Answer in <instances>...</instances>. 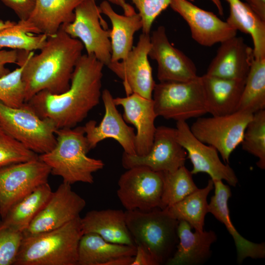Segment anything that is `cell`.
<instances>
[{"instance_id": "cell-1", "label": "cell", "mask_w": 265, "mask_h": 265, "mask_svg": "<svg viewBox=\"0 0 265 265\" xmlns=\"http://www.w3.org/2000/svg\"><path fill=\"white\" fill-rule=\"evenodd\" d=\"M104 66L94 55L82 54L67 90L59 94L42 91L27 102L41 118L50 120L57 129L74 128L99 104Z\"/></svg>"}, {"instance_id": "cell-2", "label": "cell", "mask_w": 265, "mask_h": 265, "mask_svg": "<svg viewBox=\"0 0 265 265\" xmlns=\"http://www.w3.org/2000/svg\"><path fill=\"white\" fill-rule=\"evenodd\" d=\"M84 46L61 27L54 35L48 37L40 52L26 51L18 64H23L22 79L25 102L42 91L53 94L67 90L75 66Z\"/></svg>"}, {"instance_id": "cell-3", "label": "cell", "mask_w": 265, "mask_h": 265, "mask_svg": "<svg viewBox=\"0 0 265 265\" xmlns=\"http://www.w3.org/2000/svg\"><path fill=\"white\" fill-rule=\"evenodd\" d=\"M55 135V147L39 155V159L50 167L51 174L61 177L64 183L93 184V174L105 164L101 159L87 156L90 150L83 126L58 129Z\"/></svg>"}, {"instance_id": "cell-4", "label": "cell", "mask_w": 265, "mask_h": 265, "mask_svg": "<svg viewBox=\"0 0 265 265\" xmlns=\"http://www.w3.org/2000/svg\"><path fill=\"white\" fill-rule=\"evenodd\" d=\"M80 217L54 230L24 236L14 265H77Z\"/></svg>"}, {"instance_id": "cell-5", "label": "cell", "mask_w": 265, "mask_h": 265, "mask_svg": "<svg viewBox=\"0 0 265 265\" xmlns=\"http://www.w3.org/2000/svg\"><path fill=\"white\" fill-rule=\"evenodd\" d=\"M126 221L135 245L147 249L159 265L172 256L178 242L179 221L167 209L125 211Z\"/></svg>"}, {"instance_id": "cell-6", "label": "cell", "mask_w": 265, "mask_h": 265, "mask_svg": "<svg viewBox=\"0 0 265 265\" xmlns=\"http://www.w3.org/2000/svg\"><path fill=\"white\" fill-rule=\"evenodd\" d=\"M0 126L37 154L50 152L56 143L57 129L54 124L50 120L41 118L28 102L14 108L0 102Z\"/></svg>"}, {"instance_id": "cell-7", "label": "cell", "mask_w": 265, "mask_h": 265, "mask_svg": "<svg viewBox=\"0 0 265 265\" xmlns=\"http://www.w3.org/2000/svg\"><path fill=\"white\" fill-rule=\"evenodd\" d=\"M152 100L158 116L177 121L198 118L207 113L201 77L187 81L156 84Z\"/></svg>"}, {"instance_id": "cell-8", "label": "cell", "mask_w": 265, "mask_h": 265, "mask_svg": "<svg viewBox=\"0 0 265 265\" xmlns=\"http://www.w3.org/2000/svg\"><path fill=\"white\" fill-rule=\"evenodd\" d=\"M101 14L95 0H84L75 8L74 21L61 28L81 42L86 54L94 55L107 66L111 56L110 29Z\"/></svg>"}, {"instance_id": "cell-9", "label": "cell", "mask_w": 265, "mask_h": 265, "mask_svg": "<svg viewBox=\"0 0 265 265\" xmlns=\"http://www.w3.org/2000/svg\"><path fill=\"white\" fill-rule=\"evenodd\" d=\"M253 114L238 110L233 113L198 117L190 130L201 142L214 147L225 162L241 144L246 126Z\"/></svg>"}, {"instance_id": "cell-10", "label": "cell", "mask_w": 265, "mask_h": 265, "mask_svg": "<svg viewBox=\"0 0 265 265\" xmlns=\"http://www.w3.org/2000/svg\"><path fill=\"white\" fill-rule=\"evenodd\" d=\"M162 185V172L144 166H134L120 176L117 195L127 211L161 209Z\"/></svg>"}, {"instance_id": "cell-11", "label": "cell", "mask_w": 265, "mask_h": 265, "mask_svg": "<svg viewBox=\"0 0 265 265\" xmlns=\"http://www.w3.org/2000/svg\"><path fill=\"white\" fill-rule=\"evenodd\" d=\"M39 157V156H38ZM50 167L38 159L0 169V213L2 219L17 202L48 183Z\"/></svg>"}, {"instance_id": "cell-12", "label": "cell", "mask_w": 265, "mask_h": 265, "mask_svg": "<svg viewBox=\"0 0 265 265\" xmlns=\"http://www.w3.org/2000/svg\"><path fill=\"white\" fill-rule=\"evenodd\" d=\"M150 46V34L142 33L137 45L125 59L110 62L107 66L122 80L126 96L136 93L145 98L152 99L156 83L148 59Z\"/></svg>"}, {"instance_id": "cell-13", "label": "cell", "mask_w": 265, "mask_h": 265, "mask_svg": "<svg viewBox=\"0 0 265 265\" xmlns=\"http://www.w3.org/2000/svg\"><path fill=\"white\" fill-rule=\"evenodd\" d=\"M187 153L176 137L175 128L161 126L156 128L152 146L145 156L130 155L125 153L123 166L128 169L144 166L158 172H173L184 166Z\"/></svg>"}, {"instance_id": "cell-14", "label": "cell", "mask_w": 265, "mask_h": 265, "mask_svg": "<svg viewBox=\"0 0 265 265\" xmlns=\"http://www.w3.org/2000/svg\"><path fill=\"white\" fill-rule=\"evenodd\" d=\"M85 200L75 192L71 185L63 182L52 193L43 208L23 232L33 235L58 228L80 217Z\"/></svg>"}, {"instance_id": "cell-15", "label": "cell", "mask_w": 265, "mask_h": 265, "mask_svg": "<svg viewBox=\"0 0 265 265\" xmlns=\"http://www.w3.org/2000/svg\"><path fill=\"white\" fill-rule=\"evenodd\" d=\"M175 130L177 140L186 151L187 159L192 163V175L205 173L212 180H224L230 186L237 185L238 179L234 170L221 161L214 147L194 136L186 121H177Z\"/></svg>"}, {"instance_id": "cell-16", "label": "cell", "mask_w": 265, "mask_h": 265, "mask_svg": "<svg viewBox=\"0 0 265 265\" xmlns=\"http://www.w3.org/2000/svg\"><path fill=\"white\" fill-rule=\"evenodd\" d=\"M149 57L157 61L159 82L187 81L197 78L193 62L170 42L164 26H159L150 36Z\"/></svg>"}, {"instance_id": "cell-17", "label": "cell", "mask_w": 265, "mask_h": 265, "mask_svg": "<svg viewBox=\"0 0 265 265\" xmlns=\"http://www.w3.org/2000/svg\"><path fill=\"white\" fill-rule=\"evenodd\" d=\"M101 98L105 107L101 122L97 125L95 120H90L83 126L89 149L95 148L104 139L112 138L122 146L124 153L136 155L134 129L126 123L109 90H103Z\"/></svg>"}, {"instance_id": "cell-18", "label": "cell", "mask_w": 265, "mask_h": 265, "mask_svg": "<svg viewBox=\"0 0 265 265\" xmlns=\"http://www.w3.org/2000/svg\"><path fill=\"white\" fill-rule=\"evenodd\" d=\"M170 6L186 22L192 39L202 46L211 47L237 35V30L226 21L187 0H171Z\"/></svg>"}, {"instance_id": "cell-19", "label": "cell", "mask_w": 265, "mask_h": 265, "mask_svg": "<svg viewBox=\"0 0 265 265\" xmlns=\"http://www.w3.org/2000/svg\"><path fill=\"white\" fill-rule=\"evenodd\" d=\"M116 106L123 108V117L126 122L133 125L136 130L135 139L136 155L142 156L150 151L156 130V114L153 101L137 94L113 99Z\"/></svg>"}, {"instance_id": "cell-20", "label": "cell", "mask_w": 265, "mask_h": 265, "mask_svg": "<svg viewBox=\"0 0 265 265\" xmlns=\"http://www.w3.org/2000/svg\"><path fill=\"white\" fill-rule=\"evenodd\" d=\"M254 59L253 49L242 37L235 36L221 43L206 74L245 80Z\"/></svg>"}, {"instance_id": "cell-21", "label": "cell", "mask_w": 265, "mask_h": 265, "mask_svg": "<svg viewBox=\"0 0 265 265\" xmlns=\"http://www.w3.org/2000/svg\"><path fill=\"white\" fill-rule=\"evenodd\" d=\"M83 0H36L28 19L17 23L27 32L53 36L62 25L74 21L75 9Z\"/></svg>"}, {"instance_id": "cell-22", "label": "cell", "mask_w": 265, "mask_h": 265, "mask_svg": "<svg viewBox=\"0 0 265 265\" xmlns=\"http://www.w3.org/2000/svg\"><path fill=\"white\" fill-rule=\"evenodd\" d=\"M214 193L209 204V212L223 223L232 237L236 248L237 262L242 263L246 258L263 259L265 257V243H257L243 238L233 225L230 217L228 200L232 193L229 186L222 180H212Z\"/></svg>"}, {"instance_id": "cell-23", "label": "cell", "mask_w": 265, "mask_h": 265, "mask_svg": "<svg viewBox=\"0 0 265 265\" xmlns=\"http://www.w3.org/2000/svg\"><path fill=\"white\" fill-rule=\"evenodd\" d=\"M191 229L186 222L179 221L176 250L166 265H198L204 263L210 257L211 246L217 239L215 233L212 230L192 232Z\"/></svg>"}, {"instance_id": "cell-24", "label": "cell", "mask_w": 265, "mask_h": 265, "mask_svg": "<svg viewBox=\"0 0 265 265\" xmlns=\"http://www.w3.org/2000/svg\"><path fill=\"white\" fill-rule=\"evenodd\" d=\"M207 113L221 116L238 111L245 80L201 76Z\"/></svg>"}, {"instance_id": "cell-25", "label": "cell", "mask_w": 265, "mask_h": 265, "mask_svg": "<svg viewBox=\"0 0 265 265\" xmlns=\"http://www.w3.org/2000/svg\"><path fill=\"white\" fill-rule=\"evenodd\" d=\"M80 223L83 234L94 233L111 243L135 245L122 210H92L80 218Z\"/></svg>"}, {"instance_id": "cell-26", "label": "cell", "mask_w": 265, "mask_h": 265, "mask_svg": "<svg viewBox=\"0 0 265 265\" xmlns=\"http://www.w3.org/2000/svg\"><path fill=\"white\" fill-rule=\"evenodd\" d=\"M99 6L101 13L106 15L111 23L109 36L111 49L110 62L124 60L133 48L134 34L142 29L141 18L136 13L131 15L118 14L107 0L103 1Z\"/></svg>"}, {"instance_id": "cell-27", "label": "cell", "mask_w": 265, "mask_h": 265, "mask_svg": "<svg viewBox=\"0 0 265 265\" xmlns=\"http://www.w3.org/2000/svg\"><path fill=\"white\" fill-rule=\"evenodd\" d=\"M135 245L111 243L97 234H83L80 240L77 265H106L123 256H134Z\"/></svg>"}, {"instance_id": "cell-28", "label": "cell", "mask_w": 265, "mask_h": 265, "mask_svg": "<svg viewBox=\"0 0 265 265\" xmlns=\"http://www.w3.org/2000/svg\"><path fill=\"white\" fill-rule=\"evenodd\" d=\"M225 0L230 7L226 22L236 30L251 36L255 59L265 58V21L247 3L240 0Z\"/></svg>"}, {"instance_id": "cell-29", "label": "cell", "mask_w": 265, "mask_h": 265, "mask_svg": "<svg viewBox=\"0 0 265 265\" xmlns=\"http://www.w3.org/2000/svg\"><path fill=\"white\" fill-rule=\"evenodd\" d=\"M52 192L48 182L38 186L9 209L0 221V225L23 233L46 204Z\"/></svg>"}, {"instance_id": "cell-30", "label": "cell", "mask_w": 265, "mask_h": 265, "mask_svg": "<svg viewBox=\"0 0 265 265\" xmlns=\"http://www.w3.org/2000/svg\"><path fill=\"white\" fill-rule=\"evenodd\" d=\"M213 188V182L210 179L205 187L198 188L167 210L179 221H186L195 230L203 231L205 216L209 212L207 197Z\"/></svg>"}, {"instance_id": "cell-31", "label": "cell", "mask_w": 265, "mask_h": 265, "mask_svg": "<svg viewBox=\"0 0 265 265\" xmlns=\"http://www.w3.org/2000/svg\"><path fill=\"white\" fill-rule=\"evenodd\" d=\"M265 108V58L255 59L246 78L238 110L254 114Z\"/></svg>"}, {"instance_id": "cell-32", "label": "cell", "mask_w": 265, "mask_h": 265, "mask_svg": "<svg viewBox=\"0 0 265 265\" xmlns=\"http://www.w3.org/2000/svg\"><path fill=\"white\" fill-rule=\"evenodd\" d=\"M162 172L161 209L168 208L198 188L185 165L173 172Z\"/></svg>"}, {"instance_id": "cell-33", "label": "cell", "mask_w": 265, "mask_h": 265, "mask_svg": "<svg viewBox=\"0 0 265 265\" xmlns=\"http://www.w3.org/2000/svg\"><path fill=\"white\" fill-rule=\"evenodd\" d=\"M242 149L258 158L257 166L265 169V109L253 114L245 129Z\"/></svg>"}, {"instance_id": "cell-34", "label": "cell", "mask_w": 265, "mask_h": 265, "mask_svg": "<svg viewBox=\"0 0 265 265\" xmlns=\"http://www.w3.org/2000/svg\"><path fill=\"white\" fill-rule=\"evenodd\" d=\"M47 38L44 34L27 32L16 23L13 26L0 30V49L5 48L26 51L40 50Z\"/></svg>"}, {"instance_id": "cell-35", "label": "cell", "mask_w": 265, "mask_h": 265, "mask_svg": "<svg viewBox=\"0 0 265 265\" xmlns=\"http://www.w3.org/2000/svg\"><path fill=\"white\" fill-rule=\"evenodd\" d=\"M38 156L0 126V169L13 164L35 159Z\"/></svg>"}, {"instance_id": "cell-36", "label": "cell", "mask_w": 265, "mask_h": 265, "mask_svg": "<svg viewBox=\"0 0 265 265\" xmlns=\"http://www.w3.org/2000/svg\"><path fill=\"white\" fill-rule=\"evenodd\" d=\"M23 64L0 77V102L14 108L21 106L25 102V87L22 79Z\"/></svg>"}, {"instance_id": "cell-37", "label": "cell", "mask_w": 265, "mask_h": 265, "mask_svg": "<svg viewBox=\"0 0 265 265\" xmlns=\"http://www.w3.org/2000/svg\"><path fill=\"white\" fill-rule=\"evenodd\" d=\"M23 238L22 232L0 225V265H14Z\"/></svg>"}, {"instance_id": "cell-38", "label": "cell", "mask_w": 265, "mask_h": 265, "mask_svg": "<svg viewBox=\"0 0 265 265\" xmlns=\"http://www.w3.org/2000/svg\"><path fill=\"white\" fill-rule=\"evenodd\" d=\"M138 11L142 23V33L150 34L153 24L157 17L168 6L171 0H131Z\"/></svg>"}, {"instance_id": "cell-39", "label": "cell", "mask_w": 265, "mask_h": 265, "mask_svg": "<svg viewBox=\"0 0 265 265\" xmlns=\"http://www.w3.org/2000/svg\"><path fill=\"white\" fill-rule=\"evenodd\" d=\"M11 9L20 21H26L34 8L36 0H0Z\"/></svg>"}, {"instance_id": "cell-40", "label": "cell", "mask_w": 265, "mask_h": 265, "mask_svg": "<svg viewBox=\"0 0 265 265\" xmlns=\"http://www.w3.org/2000/svg\"><path fill=\"white\" fill-rule=\"evenodd\" d=\"M19 56V50H1L0 49V77H2L10 71L5 67L9 63H16Z\"/></svg>"}, {"instance_id": "cell-41", "label": "cell", "mask_w": 265, "mask_h": 265, "mask_svg": "<svg viewBox=\"0 0 265 265\" xmlns=\"http://www.w3.org/2000/svg\"><path fill=\"white\" fill-rule=\"evenodd\" d=\"M136 246V252L131 265H159L151 252L141 245Z\"/></svg>"}, {"instance_id": "cell-42", "label": "cell", "mask_w": 265, "mask_h": 265, "mask_svg": "<svg viewBox=\"0 0 265 265\" xmlns=\"http://www.w3.org/2000/svg\"><path fill=\"white\" fill-rule=\"evenodd\" d=\"M252 9L265 21V0H245Z\"/></svg>"}, {"instance_id": "cell-43", "label": "cell", "mask_w": 265, "mask_h": 265, "mask_svg": "<svg viewBox=\"0 0 265 265\" xmlns=\"http://www.w3.org/2000/svg\"><path fill=\"white\" fill-rule=\"evenodd\" d=\"M121 7L123 10L124 15H131L135 13L134 8L130 4L127 3L125 0H107Z\"/></svg>"}, {"instance_id": "cell-44", "label": "cell", "mask_w": 265, "mask_h": 265, "mask_svg": "<svg viewBox=\"0 0 265 265\" xmlns=\"http://www.w3.org/2000/svg\"><path fill=\"white\" fill-rule=\"evenodd\" d=\"M134 256H123L115 258L108 262L106 265H131Z\"/></svg>"}, {"instance_id": "cell-45", "label": "cell", "mask_w": 265, "mask_h": 265, "mask_svg": "<svg viewBox=\"0 0 265 265\" xmlns=\"http://www.w3.org/2000/svg\"><path fill=\"white\" fill-rule=\"evenodd\" d=\"M190 1H194V0H187ZM216 7L219 13L222 15L223 14V8L220 0H211Z\"/></svg>"}, {"instance_id": "cell-46", "label": "cell", "mask_w": 265, "mask_h": 265, "mask_svg": "<svg viewBox=\"0 0 265 265\" xmlns=\"http://www.w3.org/2000/svg\"><path fill=\"white\" fill-rule=\"evenodd\" d=\"M16 22L10 21H3L0 20V30L10 27L16 24Z\"/></svg>"}, {"instance_id": "cell-47", "label": "cell", "mask_w": 265, "mask_h": 265, "mask_svg": "<svg viewBox=\"0 0 265 265\" xmlns=\"http://www.w3.org/2000/svg\"></svg>"}, {"instance_id": "cell-48", "label": "cell", "mask_w": 265, "mask_h": 265, "mask_svg": "<svg viewBox=\"0 0 265 265\" xmlns=\"http://www.w3.org/2000/svg\"></svg>"}]
</instances>
